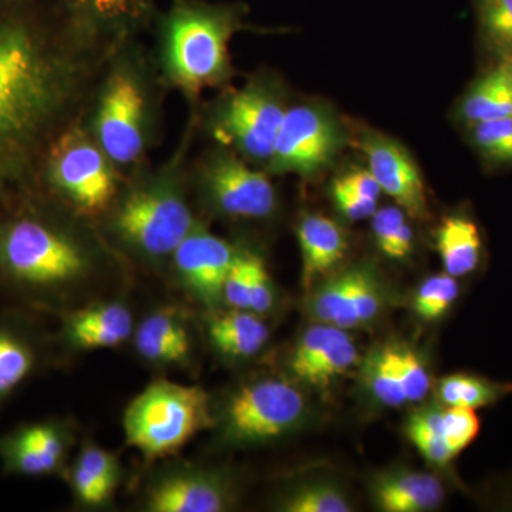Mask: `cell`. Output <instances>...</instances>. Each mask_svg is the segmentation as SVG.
I'll return each instance as SVG.
<instances>
[{"label":"cell","mask_w":512,"mask_h":512,"mask_svg":"<svg viewBox=\"0 0 512 512\" xmlns=\"http://www.w3.org/2000/svg\"><path fill=\"white\" fill-rule=\"evenodd\" d=\"M0 215V302L39 315L126 293V275L99 242L55 215L22 204Z\"/></svg>","instance_id":"1"},{"label":"cell","mask_w":512,"mask_h":512,"mask_svg":"<svg viewBox=\"0 0 512 512\" xmlns=\"http://www.w3.org/2000/svg\"><path fill=\"white\" fill-rule=\"evenodd\" d=\"M82 66L19 16L0 20V207L22 200L72 106Z\"/></svg>","instance_id":"2"},{"label":"cell","mask_w":512,"mask_h":512,"mask_svg":"<svg viewBox=\"0 0 512 512\" xmlns=\"http://www.w3.org/2000/svg\"><path fill=\"white\" fill-rule=\"evenodd\" d=\"M197 224L183 188L170 177L136 185L106 212L114 244L154 272L168 268L175 249Z\"/></svg>","instance_id":"3"},{"label":"cell","mask_w":512,"mask_h":512,"mask_svg":"<svg viewBox=\"0 0 512 512\" xmlns=\"http://www.w3.org/2000/svg\"><path fill=\"white\" fill-rule=\"evenodd\" d=\"M212 427V396L200 386L153 380L128 403L123 431L144 467L178 456L192 439Z\"/></svg>","instance_id":"4"},{"label":"cell","mask_w":512,"mask_h":512,"mask_svg":"<svg viewBox=\"0 0 512 512\" xmlns=\"http://www.w3.org/2000/svg\"><path fill=\"white\" fill-rule=\"evenodd\" d=\"M308 403L302 390L285 377L245 380L212 397V441L222 448L262 446L302 426Z\"/></svg>","instance_id":"5"},{"label":"cell","mask_w":512,"mask_h":512,"mask_svg":"<svg viewBox=\"0 0 512 512\" xmlns=\"http://www.w3.org/2000/svg\"><path fill=\"white\" fill-rule=\"evenodd\" d=\"M235 26L237 13L229 8L177 0L165 22V63L174 83L198 93L224 79Z\"/></svg>","instance_id":"6"},{"label":"cell","mask_w":512,"mask_h":512,"mask_svg":"<svg viewBox=\"0 0 512 512\" xmlns=\"http://www.w3.org/2000/svg\"><path fill=\"white\" fill-rule=\"evenodd\" d=\"M239 498L241 485L231 468L174 456L146 467L137 507L144 512H227Z\"/></svg>","instance_id":"7"},{"label":"cell","mask_w":512,"mask_h":512,"mask_svg":"<svg viewBox=\"0 0 512 512\" xmlns=\"http://www.w3.org/2000/svg\"><path fill=\"white\" fill-rule=\"evenodd\" d=\"M111 160L83 131H66L47 148L45 178L49 190L79 217L106 215L119 195Z\"/></svg>","instance_id":"8"},{"label":"cell","mask_w":512,"mask_h":512,"mask_svg":"<svg viewBox=\"0 0 512 512\" xmlns=\"http://www.w3.org/2000/svg\"><path fill=\"white\" fill-rule=\"evenodd\" d=\"M79 440L72 417L23 421L0 434V473L8 477L64 478Z\"/></svg>","instance_id":"9"},{"label":"cell","mask_w":512,"mask_h":512,"mask_svg":"<svg viewBox=\"0 0 512 512\" xmlns=\"http://www.w3.org/2000/svg\"><path fill=\"white\" fill-rule=\"evenodd\" d=\"M40 316L16 306L0 309V410L60 363L53 332Z\"/></svg>","instance_id":"10"},{"label":"cell","mask_w":512,"mask_h":512,"mask_svg":"<svg viewBox=\"0 0 512 512\" xmlns=\"http://www.w3.org/2000/svg\"><path fill=\"white\" fill-rule=\"evenodd\" d=\"M342 144V128L329 111L311 104L292 107L279 128L269 171L313 177L333 160Z\"/></svg>","instance_id":"11"},{"label":"cell","mask_w":512,"mask_h":512,"mask_svg":"<svg viewBox=\"0 0 512 512\" xmlns=\"http://www.w3.org/2000/svg\"><path fill=\"white\" fill-rule=\"evenodd\" d=\"M281 96L264 83L232 93L215 117V136L245 157L269 161L286 114Z\"/></svg>","instance_id":"12"},{"label":"cell","mask_w":512,"mask_h":512,"mask_svg":"<svg viewBox=\"0 0 512 512\" xmlns=\"http://www.w3.org/2000/svg\"><path fill=\"white\" fill-rule=\"evenodd\" d=\"M53 332L60 362L72 357L119 349L130 343L136 329V312L127 293L106 296L56 316Z\"/></svg>","instance_id":"13"},{"label":"cell","mask_w":512,"mask_h":512,"mask_svg":"<svg viewBox=\"0 0 512 512\" xmlns=\"http://www.w3.org/2000/svg\"><path fill=\"white\" fill-rule=\"evenodd\" d=\"M237 249L212 234L200 222L178 245L168 271L178 291L202 311L224 308L222 288Z\"/></svg>","instance_id":"14"},{"label":"cell","mask_w":512,"mask_h":512,"mask_svg":"<svg viewBox=\"0 0 512 512\" xmlns=\"http://www.w3.org/2000/svg\"><path fill=\"white\" fill-rule=\"evenodd\" d=\"M202 194L218 214L237 220H264L276 210L269 178L232 154H217L201 174Z\"/></svg>","instance_id":"15"},{"label":"cell","mask_w":512,"mask_h":512,"mask_svg":"<svg viewBox=\"0 0 512 512\" xmlns=\"http://www.w3.org/2000/svg\"><path fill=\"white\" fill-rule=\"evenodd\" d=\"M146 99L131 74L110 77L96 117V137L111 163L128 165L143 153Z\"/></svg>","instance_id":"16"},{"label":"cell","mask_w":512,"mask_h":512,"mask_svg":"<svg viewBox=\"0 0 512 512\" xmlns=\"http://www.w3.org/2000/svg\"><path fill=\"white\" fill-rule=\"evenodd\" d=\"M360 148L367 158L369 171L376 178L382 192L396 201L414 220L429 217L426 187L419 167L406 148L382 134H363Z\"/></svg>","instance_id":"17"},{"label":"cell","mask_w":512,"mask_h":512,"mask_svg":"<svg viewBox=\"0 0 512 512\" xmlns=\"http://www.w3.org/2000/svg\"><path fill=\"white\" fill-rule=\"evenodd\" d=\"M204 313L205 338L215 355L222 359H251L268 343L271 332L261 315L231 308Z\"/></svg>","instance_id":"18"},{"label":"cell","mask_w":512,"mask_h":512,"mask_svg":"<svg viewBox=\"0 0 512 512\" xmlns=\"http://www.w3.org/2000/svg\"><path fill=\"white\" fill-rule=\"evenodd\" d=\"M302 255V285L306 291L328 275L348 252V238L342 227L325 215L308 214L298 225Z\"/></svg>","instance_id":"19"},{"label":"cell","mask_w":512,"mask_h":512,"mask_svg":"<svg viewBox=\"0 0 512 512\" xmlns=\"http://www.w3.org/2000/svg\"><path fill=\"white\" fill-rule=\"evenodd\" d=\"M376 505L386 512L436 510L446 490L439 477L420 471H399L377 480L373 490Z\"/></svg>","instance_id":"20"},{"label":"cell","mask_w":512,"mask_h":512,"mask_svg":"<svg viewBox=\"0 0 512 512\" xmlns=\"http://www.w3.org/2000/svg\"><path fill=\"white\" fill-rule=\"evenodd\" d=\"M436 248L446 274L464 278L474 274L483 259V238L476 222L466 215L444 218L436 231Z\"/></svg>","instance_id":"21"},{"label":"cell","mask_w":512,"mask_h":512,"mask_svg":"<svg viewBox=\"0 0 512 512\" xmlns=\"http://www.w3.org/2000/svg\"><path fill=\"white\" fill-rule=\"evenodd\" d=\"M460 116L470 126L512 116V62L501 63L468 90Z\"/></svg>","instance_id":"22"},{"label":"cell","mask_w":512,"mask_h":512,"mask_svg":"<svg viewBox=\"0 0 512 512\" xmlns=\"http://www.w3.org/2000/svg\"><path fill=\"white\" fill-rule=\"evenodd\" d=\"M357 359L359 350L348 332L332 326L328 338L296 380L308 386L328 387L333 380L345 375Z\"/></svg>","instance_id":"23"},{"label":"cell","mask_w":512,"mask_h":512,"mask_svg":"<svg viewBox=\"0 0 512 512\" xmlns=\"http://www.w3.org/2000/svg\"><path fill=\"white\" fill-rule=\"evenodd\" d=\"M512 393V383L495 382L473 373H454L443 377L437 386L440 402L448 407L480 410L494 406Z\"/></svg>","instance_id":"24"},{"label":"cell","mask_w":512,"mask_h":512,"mask_svg":"<svg viewBox=\"0 0 512 512\" xmlns=\"http://www.w3.org/2000/svg\"><path fill=\"white\" fill-rule=\"evenodd\" d=\"M382 296L375 276L365 268H353L348 295L333 326L355 329L372 322L379 315Z\"/></svg>","instance_id":"25"},{"label":"cell","mask_w":512,"mask_h":512,"mask_svg":"<svg viewBox=\"0 0 512 512\" xmlns=\"http://www.w3.org/2000/svg\"><path fill=\"white\" fill-rule=\"evenodd\" d=\"M363 379L373 397L386 407H402L407 403L396 359L394 345H386L367 357Z\"/></svg>","instance_id":"26"},{"label":"cell","mask_w":512,"mask_h":512,"mask_svg":"<svg viewBox=\"0 0 512 512\" xmlns=\"http://www.w3.org/2000/svg\"><path fill=\"white\" fill-rule=\"evenodd\" d=\"M63 480L69 485L74 507L86 511H100L110 507L123 483V480L87 470L74 461L70 463Z\"/></svg>","instance_id":"27"},{"label":"cell","mask_w":512,"mask_h":512,"mask_svg":"<svg viewBox=\"0 0 512 512\" xmlns=\"http://www.w3.org/2000/svg\"><path fill=\"white\" fill-rule=\"evenodd\" d=\"M406 431L413 446L434 466H447L457 458L444 439L440 407L414 413L407 421Z\"/></svg>","instance_id":"28"},{"label":"cell","mask_w":512,"mask_h":512,"mask_svg":"<svg viewBox=\"0 0 512 512\" xmlns=\"http://www.w3.org/2000/svg\"><path fill=\"white\" fill-rule=\"evenodd\" d=\"M377 248L390 259H404L413 251L414 234L406 212L400 207H384L372 217Z\"/></svg>","instance_id":"29"},{"label":"cell","mask_w":512,"mask_h":512,"mask_svg":"<svg viewBox=\"0 0 512 512\" xmlns=\"http://www.w3.org/2000/svg\"><path fill=\"white\" fill-rule=\"evenodd\" d=\"M276 510L285 512H350L346 495L338 487L326 483L303 484L282 495Z\"/></svg>","instance_id":"30"},{"label":"cell","mask_w":512,"mask_h":512,"mask_svg":"<svg viewBox=\"0 0 512 512\" xmlns=\"http://www.w3.org/2000/svg\"><path fill=\"white\" fill-rule=\"evenodd\" d=\"M476 10L485 42L512 62V0H476Z\"/></svg>","instance_id":"31"},{"label":"cell","mask_w":512,"mask_h":512,"mask_svg":"<svg viewBox=\"0 0 512 512\" xmlns=\"http://www.w3.org/2000/svg\"><path fill=\"white\" fill-rule=\"evenodd\" d=\"M460 296L457 278L448 274L430 276L414 295V311L421 319L443 318Z\"/></svg>","instance_id":"32"},{"label":"cell","mask_w":512,"mask_h":512,"mask_svg":"<svg viewBox=\"0 0 512 512\" xmlns=\"http://www.w3.org/2000/svg\"><path fill=\"white\" fill-rule=\"evenodd\" d=\"M473 141L488 161L512 164V116L473 124Z\"/></svg>","instance_id":"33"},{"label":"cell","mask_w":512,"mask_h":512,"mask_svg":"<svg viewBox=\"0 0 512 512\" xmlns=\"http://www.w3.org/2000/svg\"><path fill=\"white\" fill-rule=\"evenodd\" d=\"M441 427L447 446L458 457L477 440L481 421L476 410L446 406L441 409Z\"/></svg>","instance_id":"34"},{"label":"cell","mask_w":512,"mask_h":512,"mask_svg":"<svg viewBox=\"0 0 512 512\" xmlns=\"http://www.w3.org/2000/svg\"><path fill=\"white\" fill-rule=\"evenodd\" d=\"M350 279L352 269L329 279L319 286L318 291L312 293L308 302V313L316 323L333 326L348 295Z\"/></svg>","instance_id":"35"},{"label":"cell","mask_w":512,"mask_h":512,"mask_svg":"<svg viewBox=\"0 0 512 512\" xmlns=\"http://www.w3.org/2000/svg\"><path fill=\"white\" fill-rule=\"evenodd\" d=\"M394 359L407 403L426 399L430 392V376L419 353L409 346L394 345Z\"/></svg>","instance_id":"36"},{"label":"cell","mask_w":512,"mask_h":512,"mask_svg":"<svg viewBox=\"0 0 512 512\" xmlns=\"http://www.w3.org/2000/svg\"><path fill=\"white\" fill-rule=\"evenodd\" d=\"M248 255V299L249 311L256 315H268L274 309L276 292L264 259L254 252Z\"/></svg>","instance_id":"37"},{"label":"cell","mask_w":512,"mask_h":512,"mask_svg":"<svg viewBox=\"0 0 512 512\" xmlns=\"http://www.w3.org/2000/svg\"><path fill=\"white\" fill-rule=\"evenodd\" d=\"M222 303L224 308L249 311L247 251H237L235 255L222 288Z\"/></svg>","instance_id":"38"},{"label":"cell","mask_w":512,"mask_h":512,"mask_svg":"<svg viewBox=\"0 0 512 512\" xmlns=\"http://www.w3.org/2000/svg\"><path fill=\"white\" fill-rule=\"evenodd\" d=\"M332 198L340 214L350 221L372 218L377 211V201L369 200V198L350 190L345 184L340 183L338 178L332 184Z\"/></svg>","instance_id":"39"},{"label":"cell","mask_w":512,"mask_h":512,"mask_svg":"<svg viewBox=\"0 0 512 512\" xmlns=\"http://www.w3.org/2000/svg\"><path fill=\"white\" fill-rule=\"evenodd\" d=\"M141 0H89V9L103 20H121L134 15Z\"/></svg>","instance_id":"40"},{"label":"cell","mask_w":512,"mask_h":512,"mask_svg":"<svg viewBox=\"0 0 512 512\" xmlns=\"http://www.w3.org/2000/svg\"><path fill=\"white\" fill-rule=\"evenodd\" d=\"M340 183L345 184L350 190L369 198V200H379L382 195V188L377 183L376 178L367 170H352L349 173L343 174L339 177Z\"/></svg>","instance_id":"41"},{"label":"cell","mask_w":512,"mask_h":512,"mask_svg":"<svg viewBox=\"0 0 512 512\" xmlns=\"http://www.w3.org/2000/svg\"><path fill=\"white\" fill-rule=\"evenodd\" d=\"M66 2L74 6V8H89V0H66Z\"/></svg>","instance_id":"42"}]
</instances>
